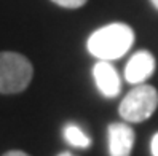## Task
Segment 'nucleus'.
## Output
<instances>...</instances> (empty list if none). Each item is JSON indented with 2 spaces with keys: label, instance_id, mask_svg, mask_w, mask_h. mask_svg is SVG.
Listing matches in <instances>:
<instances>
[{
  "label": "nucleus",
  "instance_id": "f8f14e48",
  "mask_svg": "<svg viewBox=\"0 0 158 156\" xmlns=\"http://www.w3.org/2000/svg\"><path fill=\"white\" fill-rule=\"evenodd\" d=\"M150 2L153 3V6L156 8V10H158V0H150Z\"/></svg>",
  "mask_w": 158,
  "mask_h": 156
},
{
  "label": "nucleus",
  "instance_id": "f257e3e1",
  "mask_svg": "<svg viewBox=\"0 0 158 156\" xmlns=\"http://www.w3.org/2000/svg\"><path fill=\"white\" fill-rule=\"evenodd\" d=\"M134 43V32L128 24L112 22L94 30L86 43L88 51L99 61H115L123 58Z\"/></svg>",
  "mask_w": 158,
  "mask_h": 156
},
{
  "label": "nucleus",
  "instance_id": "6e6552de",
  "mask_svg": "<svg viewBox=\"0 0 158 156\" xmlns=\"http://www.w3.org/2000/svg\"><path fill=\"white\" fill-rule=\"evenodd\" d=\"M51 2H54L59 6H64V8H80V6L85 5L88 0H51Z\"/></svg>",
  "mask_w": 158,
  "mask_h": 156
},
{
  "label": "nucleus",
  "instance_id": "f03ea898",
  "mask_svg": "<svg viewBox=\"0 0 158 156\" xmlns=\"http://www.w3.org/2000/svg\"><path fill=\"white\" fill-rule=\"evenodd\" d=\"M34 75L31 61L19 53H0V93L16 94L29 86Z\"/></svg>",
  "mask_w": 158,
  "mask_h": 156
},
{
  "label": "nucleus",
  "instance_id": "20e7f679",
  "mask_svg": "<svg viewBox=\"0 0 158 156\" xmlns=\"http://www.w3.org/2000/svg\"><path fill=\"white\" fill-rule=\"evenodd\" d=\"M155 58L150 51H137L129 58L125 67V78L131 85H142L153 75L155 72Z\"/></svg>",
  "mask_w": 158,
  "mask_h": 156
},
{
  "label": "nucleus",
  "instance_id": "1a4fd4ad",
  "mask_svg": "<svg viewBox=\"0 0 158 156\" xmlns=\"http://www.w3.org/2000/svg\"><path fill=\"white\" fill-rule=\"evenodd\" d=\"M150 154L152 156H158V132L153 134L152 140H150Z\"/></svg>",
  "mask_w": 158,
  "mask_h": 156
},
{
  "label": "nucleus",
  "instance_id": "9d476101",
  "mask_svg": "<svg viewBox=\"0 0 158 156\" xmlns=\"http://www.w3.org/2000/svg\"><path fill=\"white\" fill-rule=\"evenodd\" d=\"M3 156H31V154H27L26 151H21V150H11V151H6Z\"/></svg>",
  "mask_w": 158,
  "mask_h": 156
},
{
  "label": "nucleus",
  "instance_id": "0eeeda50",
  "mask_svg": "<svg viewBox=\"0 0 158 156\" xmlns=\"http://www.w3.org/2000/svg\"><path fill=\"white\" fill-rule=\"evenodd\" d=\"M64 140H66L70 146H75V148H88L91 145V139L89 135L81 129L78 124L69 123L67 126H64Z\"/></svg>",
  "mask_w": 158,
  "mask_h": 156
},
{
  "label": "nucleus",
  "instance_id": "9b49d317",
  "mask_svg": "<svg viewBox=\"0 0 158 156\" xmlns=\"http://www.w3.org/2000/svg\"><path fill=\"white\" fill-rule=\"evenodd\" d=\"M58 156H75V154L70 153V151H62V153H59Z\"/></svg>",
  "mask_w": 158,
  "mask_h": 156
},
{
  "label": "nucleus",
  "instance_id": "7ed1b4c3",
  "mask_svg": "<svg viewBox=\"0 0 158 156\" xmlns=\"http://www.w3.org/2000/svg\"><path fill=\"white\" fill-rule=\"evenodd\" d=\"M158 107V91L150 85H136L120 102V116L128 123L148 120Z\"/></svg>",
  "mask_w": 158,
  "mask_h": 156
},
{
  "label": "nucleus",
  "instance_id": "423d86ee",
  "mask_svg": "<svg viewBox=\"0 0 158 156\" xmlns=\"http://www.w3.org/2000/svg\"><path fill=\"white\" fill-rule=\"evenodd\" d=\"M93 78H94L96 88L102 96L112 99L120 94L122 91V80L117 69L109 61H98L93 67Z\"/></svg>",
  "mask_w": 158,
  "mask_h": 156
},
{
  "label": "nucleus",
  "instance_id": "39448f33",
  "mask_svg": "<svg viewBox=\"0 0 158 156\" xmlns=\"http://www.w3.org/2000/svg\"><path fill=\"white\" fill-rule=\"evenodd\" d=\"M109 154L110 156H131L134 146V129L128 123H112L107 127Z\"/></svg>",
  "mask_w": 158,
  "mask_h": 156
}]
</instances>
